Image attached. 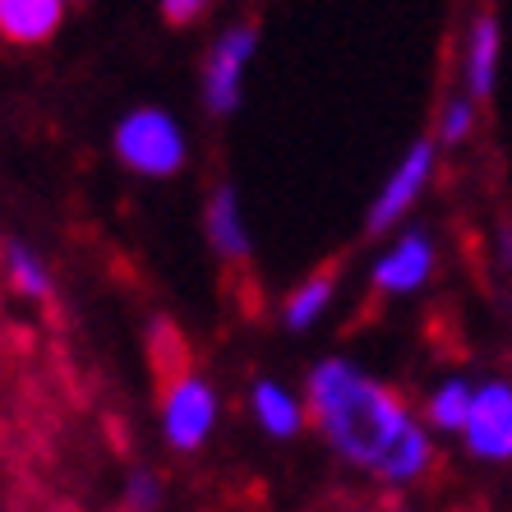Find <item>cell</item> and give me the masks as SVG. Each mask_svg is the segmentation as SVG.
<instances>
[{
	"label": "cell",
	"mask_w": 512,
	"mask_h": 512,
	"mask_svg": "<svg viewBox=\"0 0 512 512\" xmlns=\"http://www.w3.org/2000/svg\"><path fill=\"white\" fill-rule=\"evenodd\" d=\"M305 411L319 439L383 485H416L434 466L429 425L402 397L351 365L346 356H323L305 374Z\"/></svg>",
	"instance_id": "6da1fadb"
},
{
	"label": "cell",
	"mask_w": 512,
	"mask_h": 512,
	"mask_svg": "<svg viewBox=\"0 0 512 512\" xmlns=\"http://www.w3.org/2000/svg\"><path fill=\"white\" fill-rule=\"evenodd\" d=\"M111 148H116L120 167L134 171L143 180H171L190 162V139L185 125L171 116L167 107H134L116 120L111 130Z\"/></svg>",
	"instance_id": "7a4b0ae2"
},
{
	"label": "cell",
	"mask_w": 512,
	"mask_h": 512,
	"mask_svg": "<svg viewBox=\"0 0 512 512\" xmlns=\"http://www.w3.org/2000/svg\"><path fill=\"white\" fill-rule=\"evenodd\" d=\"M434 167H439V139H434V134H420V139L402 153V162L388 171L383 190L374 194L370 213H365V236H388V231H402V217H411L416 199L429 190Z\"/></svg>",
	"instance_id": "3957f363"
},
{
	"label": "cell",
	"mask_w": 512,
	"mask_h": 512,
	"mask_svg": "<svg viewBox=\"0 0 512 512\" xmlns=\"http://www.w3.org/2000/svg\"><path fill=\"white\" fill-rule=\"evenodd\" d=\"M217 416H222V402H217V388L203 374L185 370L171 383H162V439L176 453H199L213 434Z\"/></svg>",
	"instance_id": "277c9868"
},
{
	"label": "cell",
	"mask_w": 512,
	"mask_h": 512,
	"mask_svg": "<svg viewBox=\"0 0 512 512\" xmlns=\"http://www.w3.org/2000/svg\"><path fill=\"white\" fill-rule=\"evenodd\" d=\"M254 51H259V28L254 24H231L213 37V47L203 56V79H199L203 107L213 111V116H236Z\"/></svg>",
	"instance_id": "5b68a950"
},
{
	"label": "cell",
	"mask_w": 512,
	"mask_h": 512,
	"mask_svg": "<svg viewBox=\"0 0 512 512\" xmlns=\"http://www.w3.org/2000/svg\"><path fill=\"white\" fill-rule=\"evenodd\" d=\"M462 443L480 462H512V379L476 383V402H471Z\"/></svg>",
	"instance_id": "8992f818"
},
{
	"label": "cell",
	"mask_w": 512,
	"mask_h": 512,
	"mask_svg": "<svg viewBox=\"0 0 512 512\" xmlns=\"http://www.w3.org/2000/svg\"><path fill=\"white\" fill-rule=\"evenodd\" d=\"M434 240L425 227H402L397 240L374 259L370 268V286L379 296H416L420 286L434 277Z\"/></svg>",
	"instance_id": "52a82bcc"
},
{
	"label": "cell",
	"mask_w": 512,
	"mask_h": 512,
	"mask_svg": "<svg viewBox=\"0 0 512 512\" xmlns=\"http://www.w3.org/2000/svg\"><path fill=\"white\" fill-rule=\"evenodd\" d=\"M499 14L480 10L471 14V28H466V51H462V74H466V97L471 102H489L494 97V79H499Z\"/></svg>",
	"instance_id": "ba28073f"
},
{
	"label": "cell",
	"mask_w": 512,
	"mask_h": 512,
	"mask_svg": "<svg viewBox=\"0 0 512 512\" xmlns=\"http://www.w3.org/2000/svg\"><path fill=\"white\" fill-rule=\"evenodd\" d=\"M250 416H254V425H259L268 439H277V443L300 439L305 425H310L305 397H296L277 379H254L250 383Z\"/></svg>",
	"instance_id": "9c48e42d"
},
{
	"label": "cell",
	"mask_w": 512,
	"mask_h": 512,
	"mask_svg": "<svg viewBox=\"0 0 512 512\" xmlns=\"http://www.w3.org/2000/svg\"><path fill=\"white\" fill-rule=\"evenodd\" d=\"M203 231H208V245H213L217 259H227V263L250 259L254 240H250V227H245V213H240L236 185H213L208 208H203Z\"/></svg>",
	"instance_id": "30bf717a"
},
{
	"label": "cell",
	"mask_w": 512,
	"mask_h": 512,
	"mask_svg": "<svg viewBox=\"0 0 512 512\" xmlns=\"http://www.w3.org/2000/svg\"><path fill=\"white\" fill-rule=\"evenodd\" d=\"M65 24V0H0V37L14 47H42Z\"/></svg>",
	"instance_id": "8fae6325"
},
{
	"label": "cell",
	"mask_w": 512,
	"mask_h": 512,
	"mask_svg": "<svg viewBox=\"0 0 512 512\" xmlns=\"http://www.w3.org/2000/svg\"><path fill=\"white\" fill-rule=\"evenodd\" d=\"M337 282H342V268H337V263L314 268V273L305 277L282 305V328L286 333H310L314 323L328 314V305L337 300Z\"/></svg>",
	"instance_id": "7c38bea8"
},
{
	"label": "cell",
	"mask_w": 512,
	"mask_h": 512,
	"mask_svg": "<svg viewBox=\"0 0 512 512\" xmlns=\"http://www.w3.org/2000/svg\"><path fill=\"white\" fill-rule=\"evenodd\" d=\"M471 402H476V383L453 374V379H443L425 402V425L439 429V434H462L466 420H471Z\"/></svg>",
	"instance_id": "4fadbf2b"
},
{
	"label": "cell",
	"mask_w": 512,
	"mask_h": 512,
	"mask_svg": "<svg viewBox=\"0 0 512 512\" xmlns=\"http://www.w3.org/2000/svg\"><path fill=\"white\" fill-rule=\"evenodd\" d=\"M5 277H10V286L28 300H47L51 296L47 263H42V254H37L33 245H24V240H10V245H5Z\"/></svg>",
	"instance_id": "5bb4252c"
},
{
	"label": "cell",
	"mask_w": 512,
	"mask_h": 512,
	"mask_svg": "<svg viewBox=\"0 0 512 512\" xmlns=\"http://www.w3.org/2000/svg\"><path fill=\"white\" fill-rule=\"evenodd\" d=\"M148 360H153L162 383H171L176 374L190 370V346H185V337H180V328L171 319H153V328H148Z\"/></svg>",
	"instance_id": "9a60e30c"
},
{
	"label": "cell",
	"mask_w": 512,
	"mask_h": 512,
	"mask_svg": "<svg viewBox=\"0 0 512 512\" xmlns=\"http://www.w3.org/2000/svg\"><path fill=\"white\" fill-rule=\"evenodd\" d=\"M476 134V102L471 97H453L448 107H443V116H439V143L443 148H457V143H466Z\"/></svg>",
	"instance_id": "2e32d148"
},
{
	"label": "cell",
	"mask_w": 512,
	"mask_h": 512,
	"mask_svg": "<svg viewBox=\"0 0 512 512\" xmlns=\"http://www.w3.org/2000/svg\"><path fill=\"white\" fill-rule=\"evenodd\" d=\"M120 503H125V512H157L162 508V480L153 471H130Z\"/></svg>",
	"instance_id": "e0dca14e"
},
{
	"label": "cell",
	"mask_w": 512,
	"mask_h": 512,
	"mask_svg": "<svg viewBox=\"0 0 512 512\" xmlns=\"http://www.w3.org/2000/svg\"><path fill=\"white\" fill-rule=\"evenodd\" d=\"M208 5H213V0H157V10H162V19H167L171 28L199 24L203 14H208Z\"/></svg>",
	"instance_id": "ac0fdd59"
},
{
	"label": "cell",
	"mask_w": 512,
	"mask_h": 512,
	"mask_svg": "<svg viewBox=\"0 0 512 512\" xmlns=\"http://www.w3.org/2000/svg\"><path fill=\"white\" fill-rule=\"evenodd\" d=\"M499 240H503V259H508V263H512V231H508V227H503V231H499Z\"/></svg>",
	"instance_id": "d6986e66"
},
{
	"label": "cell",
	"mask_w": 512,
	"mask_h": 512,
	"mask_svg": "<svg viewBox=\"0 0 512 512\" xmlns=\"http://www.w3.org/2000/svg\"><path fill=\"white\" fill-rule=\"evenodd\" d=\"M397 512H416V508H397Z\"/></svg>",
	"instance_id": "ffe728a7"
},
{
	"label": "cell",
	"mask_w": 512,
	"mask_h": 512,
	"mask_svg": "<svg viewBox=\"0 0 512 512\" xmlns=\"http://www.w3.org/2000/svg\"><path fill=\"white\" fill-rule=\"evenodd\" d=\"M65 5H74V0H65Z\"/></svg>",
	"instance_id": "44dd1931"
}]
</instances>
